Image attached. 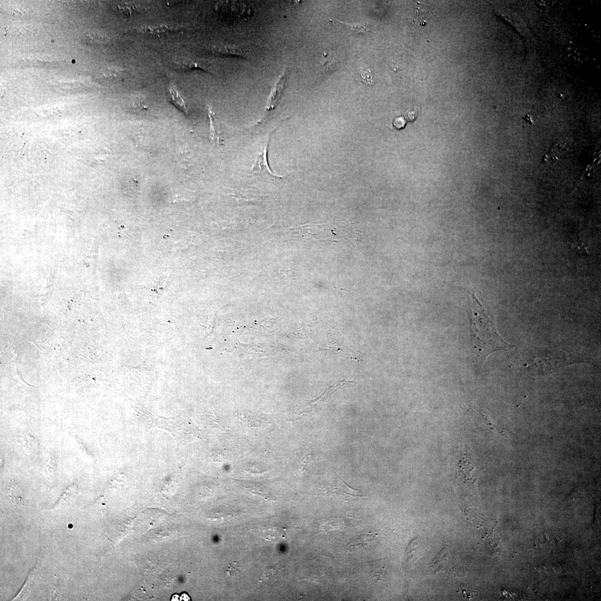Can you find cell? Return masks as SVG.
<instances>
[{"label": "cell", "instance_id": "obj_1", "mask_svg": "<svg viewBox=\"0 0 601 601\" xmlns=\"http://www.w3.org/2000/svg\"><path fill=\"white\" fill-rule=\"evenodd\" d=\"M470 334L473 346L483 362L492 353L515 347L504 341L474 294L469 292Z\"/></svg>", "mask_w": 601, "mask_h": 601}, {"label": "cell", "instance_id": "obj_2", "mask_svg": "<svg viewBox=\"0 0 601 601\" xmlns=\"http://www.w3.org/2000/svg\"><path fill=\"white\" fill-rule=\"evenodd\" d=\"M297 229L302 237L313 238L320 241L352 243L359 240L362 234L361 230L356 226L344 222L302 226Z\"/></svg>", "mask_w": 601, "mask_h": 601}, {"label": "cell", "instance_id": "obj_3", "mask_svg": "<svg viewBox=\"0 0 601 601\" xmlns=\"http://www.w3.org/2000/svg\"><path fill=\"white\" fill-rule=\"evenodd\" d=\"M326 492L338 495L344 500L365 497V495L361 494L360 490L348 486L339 476L336 477L334 481L328 487Z\"/></svg>", "mask_w": 601, "mask_h": 601}, {"label": "cell", "instance_id": "obj_4", "mask_svg": "<svg viewBox=\"0 0 601 601\" xmlns=\"http://www.w3.org/2000/svg\"><path fill=\"white\" fill-rule=\"evenodd\" d=\"M463 456L458 469L457 478L462 486L469 487L474 484V465L469 455L464 453Z\"/></svg>", "mask_w": 601, "mask_h": 601}, {"label": "cell", "instance_id": "obj_5", "mask_svg": "<svg viewBox=\"0 0 601 601\" xmlns=\"http://www.w3.org/2000/svg\"><path fill=\"white\" fill-rule=\"evenodd\" d=\"M344 384L339 383L331 386L330 388L326 390V392L323 393L320 397L315 399L314 401H307L305 404L302 406L300 409L298 411L296 414V419L308 417L312 415L314 412L316 411L317 405L321 403V401L326 398L327 397L330 396L331 393H333L337 390L340 386H342Z\"/></svg>", "mask_w": 601, "mask_h": 601}, {"label": "cell", "instance_id": "obj_6", "mask_svg": "<svg viewBox=\"0 0 601 601\" xmlns=\"http://www.w3.org/2000/svg\"><path fill=\"white\" fill-rule=\"evenodd\" d=\"M208 63L205 61L191 57H181L173 62L174 68L187 72L195 69H201L210 72Z\"/></svg>", "mask_w": 601, "mask_h": 601}, {"label": "cell", "instance_id": "obj_7", "mask_svg": "<svg viewBox=\"0 0 601 601\" xmlns=\"http://www.w3.org/2000/svg\"><path fill=\"white\" fill-rule=\"evenodd\" d=\"M181 30V28L177 27L160 24L139 28L136 29V32L149 36H163L170 34V33L177 32Z\"/></svg>", "mask_w": 601, "mask_h": 601}, {"label": "cell", "instance_id": "obj_8", "mask_svg": "<svg viewBox=\"0 0 601 601\" xmlns=\"http://www.w3.org/2000/svg\"><path fill=\"white\" fill-rule=\"evenodd\" d=\"M269 141H270V138H268L267 140L264 143L261 150L256 155L252 169V171L255 172H257L258 173H264L271 176H277L276 175L272 173L267 162V148Z\"/></svg>", "mask_w": 601, "mask_h": 601}, {"label": "cell", "instance_id": "obj_9", "mask_svg": "<svg viewBox=\"0 0 601 601\" xmlns=\"http://www.w3.org/2000/svg\"><path fill=\"white\" fill-rule=\"evenodd\" d=\"M286 81L287 74L286 73H284L277 82L275 86L273 87L271 94L269 96L266 108L267 111L272 110L276 107L281 95L283 94Z\"/></svg>", "mask_w": 601, "mask_h": 601}, {"label": "cell", "instance_id": "obj_10", "mask_svg": "<svg viewBox=\"0 0 601 601\" xmlns=\"http://www.w3.org/2000/svg\"><path fill=\"white\" fill-rule=\"evenodd\" d=\"M238 417L243 423L250 428L262 427L268 423L266 418L254 412H239Z\"/></svg>", "mask_w": 601, "mask_h": 601}, {"label": "cell", "instance_id": "obj_11", "mask_svg": "<svg viewBox=\"0 0 601 601\" xmlns=\"http://www.w3.org/2000/svg\"><path fill=\"white\" fill-rule=\"evenodd\" d=\"M208 113L210 119V138L212 141L222 144L224 140L220 122L210 108H208Z\"/></svg>", "mask_w": 601, "mask_h": 601}, {"label": "cell", "instance_id": "obj_12", "mask_svg": "<svg viewBox=\"0 0 601 601\" xmlns=\"http://www.w3.org/2000/svg\"><path fill=\"white\" fill-rule=\"evenodd\" d=\"M6 495L8 501L15 505H23L25 497L22 488L16 482H12L6 487Z\"/></svg>", "mask_w": 601, "mask_h": 601}, {"label": "cell", "instance_id": "obj_13", "mask_svg": "<svg viewBox=\"0 0 601 601\" xmlns=\"http://www.w3.org/2000/svg\"><path fill=\"white\" fill-rule=\"evenodd\" d=\"M210 52L214 54L222 55V56H233L243 57L245 53L237 46L233 45H215L210 48Z\"/></svg>", "mask_w": 601, "mask_h": 601}, {"label": "cell", "instance_id": "obj_14", "mask_svg": "<svg viewBox=\"0 0 601 601\" xmlns=\"http://www.w3.org/2000/svg\"><path fill=\"white\" fill-rule=\"evenodd\" d=\"M103 78L110 83H120L123 81L125 71L117 67H108L102 72Z\"/></svg>", "mask_w": 601, "mask_h": 601}, {"label": "cell", "instance_id": "obj_15", "mask_svg": "<svg viewBox=\"0 0 601 601\" xmlns=\"http://www.w3.org/2000/svg\"><path fill=\"white\" fill-rule=\"evenodd\" d=\"M77 491L78 489L76 486L73 485L68 487L64 492L62 493L60 498L58 499L55 507L60 508L68 506L71 503H72L75 498H76Z\"/></svg>", "mask_w": 601, "mask_h": 601}, {"label": "cell", "instance_id": "obj_16", "mask_svg": "<svg viewBox=\"0 0 601 601\" xmlns=\"http://www.w3.org/2000/svg\"><path fill=\"white\" fill-rule=\"evenodd\" d=\"M168 97L171 102L180 111L187 114V108L184 101L180 95L179 92L173 86H171L168 90Z\"/></svg>", "mask_w": 601, "mask_h": 601}, {"label": "cell", "instance_id": "obj_17", "mask_svg": "<svg viewBox=\"0 0 601 601\" xmlns=\"http://www.w3.org/2000/svg\"><path fill=\"white\" fill-rule=\"evenodd\" d=\"M117 11L126 17H132L133 15L140 13L142 11V7L138 4L124 2L117 4L116 6Z\"/></svg>", "mask_w": 601, "mask_h": 601}, {"label": "cell", "instance_id": "obj_18", "mask_svg": "<svg viewBox=\"0 0 601 601\" xmlns=\"http://www.w3.org/2000/svg\"><path fill=\"white\" fill-rule=\"evenodd\" d=\"M336 22L346 30L355 32L356 33H367L371 32V29L366 26L363 24H348L340 22L336 20Z\"/></svg>", "mask_w": 601, "mask_h": 601}, {"label": "cell", "instance_id": "obj_19", "mask_svg": "<svg viewBox=\"0 0 601 601\" xmlns=\"http://www.w3.org/2000/svg\"><path fill=\"white\" fill-rule=\"evenodd\" d=\"M447 552L446 549L444 548L441 550V552L438 554V555L434 558L433 561H432L430 565L431 569L432 571L437 572L439 570H442V568H443L445 565V563H446L447 561Z\"/></svg>", "mask_w": 601, "mask_h": 601}, {"label": "cell", "instance_id": "obj_20", "mask_svg": "<svg viewBox=\"0 0 601 601\" xmlns=\"http://www.w3.org/2000/svg\"><path fill=\"white\" fill-rule=\"evenodd\" d=\"M359 71L362 82L367 84V85H372L373 84V80L371 70L368 68L363 63H360Z\"/></svg>", "mask_w": 601, "mask_h": 601}, {"label": "cell", "instance_id": "obj_21", "mask_svg": "<svg viewBox=\"0 0 601 601\" xmlns=\"http://www.w3.org/2000/svg\"><path fill=\"white\" fill-rule=\"evenodd\" d=\"M90 43L95 45H103L109 43L108 36L99 33H91L86 35Z\"/></svg>", "mask_w": 601, "mask_h": 601}, {"label": "cell", "instance_id": "obj_22", "mask_svg": "<svg viewBox=\"0 0 601 601\" xmlns=\"http://www.w3.org/2000/svg\"><path fill=\"white\" fill-rule=\"evenodd\" d=\"M132 107L136 110L145 109V99L142 95H134L132 99Z\"/></svg>", "mask_w": 601, "mask_h": 601}, {"label": "cell", "instance_id": "obj_23", "mask_svg": "<svg viewBox=\"0 0 601 601\" xmlns=\"http://www.w3.org/2000/svg\"><path fill=\"white\" fill-rule=\"evenodd\" d=\"M53 587L52 598V600H60L61 589L60 586H59V584H58L57 582V577H55Z\"/></svg>", "mask_w": 601, "mask_h": 601}, {"label": "cell", "instance_id": "obj_24", "mask_svg": "<svg viewBox=\"0 0 601 601\" xmlns=\"http://www.w3.org/2000/svg\"><path fill=\"white\" fill-rule=\"evenodd\" d=\"M395 128L400 130L405 127L406 120L403 117H398L395 119L393 122Z\"/></svg>", "mask_w": 601, "mask_h": 601}, {"label": "cell", "instance_id": "obj_25", "mask_svg": "<svg viewBox=\"0 0 601 601\" xmlns=\"http://www.w3.org/2000/svg\"><path fill=\"white\" fill-rule=\"evenodd\" d=\"M417 113L414 111H409L407 112L406 114L407 119L410 121L414 120L415 117H417Z\"/></svg>", "mask_w": 601, "mask_h": 601}, {"label": "cell", "instance_id": "obj_26", "mask_svg": "<svg viewBox=\"0 0 601 601\" xmlns=\"http://www.w3.org/2000/svg\"><path fill=\"white\" fill-rule=\"evenodd\" d=\"M239 567H237L236 565H235L234 566H233L232 565H230V567H229L228 572H229L230 571H233L232 575L233 574L236 575L237 574L239 573Z\"/></svg>", "mask_w": 601, "mask_h": 601}]
</instances>
